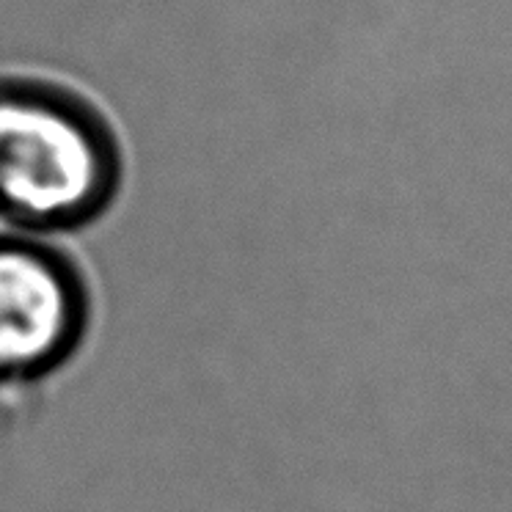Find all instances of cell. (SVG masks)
<instances>
[{"label":"cell","instance_id":"1","mask_svg":"<svg viewBox=\"0 0 512 512\" xmlns=\"http://www.w3.org/2000/svg\"><path fill=\"white\" fill-rule=\"evenodd\" d=\"M124 157L86 97L34 78H0V223L61 237L89 229L122 190Z\"/></svg>","mask_w":512,"mask_h":512},{"label":"cell","instance_id":"2","mask_svg":"<svg viewBox=\"0 0 512 512\" xmlns=\"http://www.w3.org/2000/svg\"><path fill=\"white\" fill-rule=\"evenodd\" d=\"M94 292L53 237L0 229V389H25L67 369L86 347Z\"/></svg>","mask_w":512,"mask_h":512}]
</instances>
